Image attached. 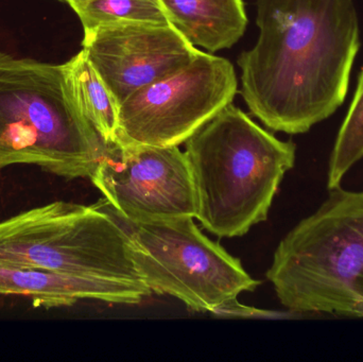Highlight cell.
Returning <instances> with one entry per match:
<instances>
[{
    "label": "cell",
    "mask_w": 363,
    "mask_h": 362,
    "mask_svg": "<svg viewBox=\"0 0 363 362\" xmlns=\"http://www.w3.org/2000/svg\"><path fill=\"white\" fill-rule=\"evenodd\" d=\"M257 42L238 57L241 95L269 129L304 134L349 91L360 48L355 0H257Z\"/></svg>",
    "instance_id": "6da1fadb"
},
{
    "label": "cell",
    "mask_w": 363,
    "mask_h": 362,
    "mask_svg": "<svg viewBox=\"0 0 363 362\" xmlns=\"http://www.w3.org/2000/svg\"><path fill=\"white\" fill-rule=\"evenodd\" d=\"M267 278L292 314L363 319V189L328 191L279 242Z\"/></svg>",
    "instance_id": "277c9868"
},
{
    "label": "cell",
    "mask_w": 363,
    "mask_h": 362,
    "mask_svg": "<svg viewBox=\"0 0 363 362\" xmlns=\"http://www.w3.org/2000/svg\"><path fill=\"white\" fill-rule=\"evenodd\" d=\"M104 145L89 179L116 214L135 222L196 217L194 183L179 146Z\"/></svg>",
    "instance_id": "ba28073f"
},
{
    "label": "cell",
    "mask_w": 363,
    "mask_h": 362,
    "mask_svg": "<svg viewBox=\"0 0 363 362\" xmlns=\"http://www.w3.org/2000/svg\"><path fill=\"white\" fill-rule=\"evenodd\" d=\"M196 217L219 238L245 235L268 219L296 146L284 142L230 103L185 142Z\"/></svg>",
    "instance_id": "7a4b0ae2"
},
{
    "label": "cell",
    "mask_w": 363,
    "mask_h": 362,
    "mask_svg": "<svg viewBox=\"0 0 363 362\" xmlns=\"http://www.w3.org/2000/svg\"><path fill=\"white\" fill-rule=\"evenodd\" d=\"M68 79L79 106L104 144L117 142L119 104L84 50L66 62Z\"/></svg>",
    "instance_id": "7c38bea8"
},
{
    "label": "cell",
    "mask_w": 363,
    "mask_h": 362,
    "mask_svg": "<svg viewBox=\"0 0 363 362\" xmlns=\"http://www.w3.org/2000/svg\"><path fill=\"white\" fill-rule=\"evenodd\" d=\"M68 4L84 30L129 21L170 23L160 0H69Z\"/></svg>",
    "instance_id": "4fadbf2b"
},
{
    "label": "cell",
    "mask_w": 363,
    "mask_h": 362,
    "mask_svg": "<svg viewBox=\"0 0 363 362\" xmlns=\"http://www.w3.org/2000/svg\"><path fill=\"white\" fill-rule=\"evenodd\" d=\"M0 265L144 283L127 232L97 203L55 201L0 221Z\"/></svg>",
    "instance_id": "5b68a950"
},
{
    "label": "cell",
    "mask_w": 363,
    "mask_h": 362,
    "mask_svg": "<svg viewBox=\"0 0 363 362\" xmlns=\"http://www.w3.org/2000/svg\"><path fill=\"white\" fill-rule=\"evenodd\" d=\"M170 23L194 46L217 52L234 46L247 26L243 0H160Z\"/></svg>",
    "instance_id": "8fae6325"
},
{
    "label": "cell",
    "mask_w": 363,
    "mask_h": 362,
    "mask_svg": "<svg viewBox=\"0 0 363 362\" xmlns=\"http://www.w3.org/2000/svg\"><path fill=\"white\" fill-rule=\"evenodd\" d=\"M82 47L119 106L202 52L170 23L134 21L84 30Z\"/></svg>",
    "instance_id": "9c48e42d"
},
{
    "label": "cell",
    "mask_w": 363,
    "mask_h": 362,
    "mask_svg": "<svg viewBox=\"0 0 363 362\" xmlns=\"http://www.w3.org/2000/svg\"><path fill=\"white\" fill-rule=\"evenodd\" d=\"M97 204L127 232L136 269L152 293L176 298L194 312L221 315L240 293L260 284L238 259L205 236L194 218L135 222L116 214L104 199Z\"/></svg>",
    "instance_id": "8992f818"
},
{
    "label": "cell",
    "mask_w": 363,
    "mask_h": 362,
    "mask_svg": "<svg viewBox=\"0 0 363 362\" xmlns=\"http://www.w3.org/2000/svg\"><path fill=\"white\" fill-rule=\"evenodd\" d=\"M363 159V67L349 112L335 140L328 166V191L341 186L350 170Z\"/></svg>",
    "instance_id": "5bb4252c"
},
{
    "label": "cell",
    "mask_w": 363,
    "mask_h": 362,
    "mask_svg": "<svg viewBox=\"0 0 363 362\" xmlns=\"http://www.w3.org/2000/svg\"><path fill=\"white\" fill-rule=\"evenodd\" d=\"M104 146L65 64L0 52V169L29 164L68 180L91 178Z\"/></svg>",
    "instance_id": "3957f363"
},
{
    "label": "cell",
    "mask_w": 363,
    "mask_h": 362,
    "mask_svg": "<svg viewBox=\"0 0 363 362\" xmlns=\"http://www.w3.org/2000/svg\"><path fill=\"white\" fill-rule=\"evenodd\" d=\"M237 89L233 64L202 51L189 65L136 91L119 106L117 142L180 146L232 103Z\"/></svg>",
    "instance_id": "52a82bcc"
},
{
    "label": "cell",
    "mask_w": 363,
    "mask_h": 362,
    "mask_svg": "<svg viewBox=\"0 0 363 362\" xmlns=\"http://www.w3.org/2000/svg\"><path fill=\"white\" fill-rule=\"evenodd\" d=\"M151 293L144 283L93 280L34 268L0 265V295L27 297L40 307L72 306L80 300L136 305Z\"/></svg>",
    "instance_id": "30bf717a"
},
{
    "label": "cell",
    "mask_w": 363,
    "mask_h": 362,
    "mask_svg": "<svg viewBox=\"0 0 363 362\" xmlns=\"http://www.w3.org/2000/svg\"><path fill=\"white\" fill-rule=\"evenodd\" d=\"M57 1L67 2V4H68V1H69V0H57Z\"/></svg>",
    "instance_id": "9a60e30c"
}]
</instances>
